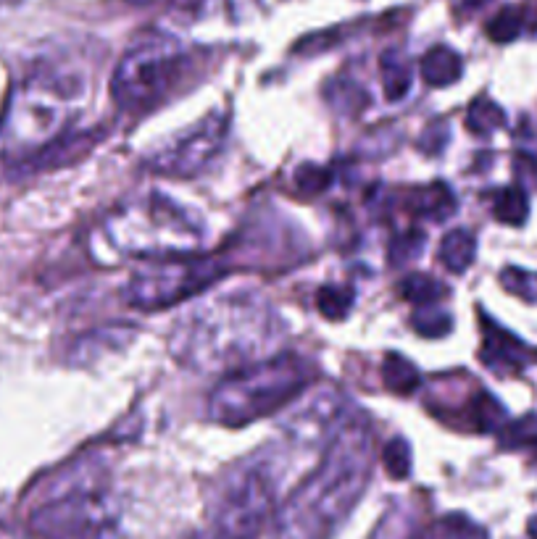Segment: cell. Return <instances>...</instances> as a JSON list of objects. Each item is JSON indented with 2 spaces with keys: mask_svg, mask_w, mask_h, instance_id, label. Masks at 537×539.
Wrapping results in <instances>:
<instances>
[{
  "mask_svg": "<svg viewBox=\"0 0 537 539\" xmlns=\"http://www.w3.org/2000/svg\"><path fill=\"white\" fill-rule=\"evenodd\" d=\"M356 303V292L348 284H324L316 292V311L322 313L324 319L343 321L351 313Z\"/></svg>",
  "mask_w": 537,
  "mask_h": 539,
  "instance_id": "cell-18",
  "label": "cell"
},
{
  "mask_svg": "<svg viewBox=\"0 0 537 539\" xmlns=\"http://www.w3.org/2000/svg\"><path fill=\"white\" fill-rule=\"evenodd\" d=\"M0 539H32L29 534L16 532V529H11V526H0Z\"/></svg>",
  "mask_w": 537,
  "mask_h": 539,
  "instance_id": "cell-29",
  "label": "cell"
},
{
  "mask_svg": "<svg viewBox=\"0 0 537 539\" xmlns=\"http://www.w3.org/2000/svg\"><path fill=\"white\" fill-rule=\"evenodd\" d=\"M516 164V174L522 177V187H530L537 185V161L532 156H527V153H519V156L514 158Z\"/></svg>",
  "mask_w": 537,
  "mask_h": 539,
  "instance_id": "cell-28",
  "label": "cell"
},
{
  "mask_svg": "<svg viewBox=\"0 0 537 539\" xmlns=\"http://www.w3.org/2000/svg\"><path fill=\"white\" fill-rule=\"evenodd\" d=\"M327 182H330V171L322 169V166H308L306 164L295 171V187L303 192H311V195L322 192L324 187H327Z\"/></svg>",
  "mask_w": 537,
  "mask_h": 539,
  "instance_id": "cell-27",
  "label": "cell"
},
{
  "mask_svg": "<svg viewBox=\"0 0 537 539\" xmlns=\"http://www.w3.org/2000/svg\"><path fill=\"white\" fill-rule=\"evenodd\" d=\"M527 213H530V200H527V192L522 187L514 185L498 192V198H495V219L509 224V227H522L524 221H527Z\"/></svg>",
  "mask_w": 537,
  "mask_h": 539,
  "instance_id": "cell-21",
  "label": "cell"
},
{
  "mask_svg": "<svg viewBox=\"0 0 537 539\" xmlns=\"http://www.w3.org/2000/svg\"><path fill=\"white\" fill-rule=\"evenodd\" d=\"M187 64L185 45L169 35H145L127 50L111 77V95L124 111H145L164 100Z\"/></svg>",
  "mask_w": 537,
  "mask_h": 539,
  "instance_id": "cell-8",
  "label": "cell"
},
{
  "mask_svg": "<svg viewBox=\"0 0 537 539\" xmlns=\"http://www.w3.org/2000/svg\"><path fill=\"white\" fill-rule=\"evenodd\" d=\"M314 382V363L298 353H277L224 376L208 395V416L222 426L261 421L298 400Z\"/></svg>",
  "mask_w": 537,
  "mask_h": 539,
  "instance_id": "cell-6",
  "label": "cell"
},
{
  "mask_svg": "<svg viewBox=\"0 0 537 539\" xmlns=\"http://www.w3.org/2000/svg\"><path fill=\"white\" fill-rule=\"evenodd\" d=\"M524 27V11L516 6H506L503 11L493 16V22L487 24V35L493 37L495 43H511L519 37Z\"/></svg>",
  "mask_w": 537,
  "mask_h": 539,
  "instance_id": "cell-22",
  "label": "cell"
},
{
  "mask_svg": "<svg viewBox=\"0 0 537 539\" xmlns=\"http://www.w3.org/2000/svg\"><path fill=\"white\" fill-rule=\"evenodd\" d=\"M382 463H385L387 474L393 479H406L411 471V447L406 440H393L382 450Z\"/></svg>",
  "mask_w": 537,
  "mask_h": 539,
  "instance_id": "cell-26",
  "label": "cell"
},
{
  "mask_svg": "<svg viewBox=\"0 0 537 539\" xmlns=\"http://www.w3.org/2000/svg\"><path fill=\"white\" fill-rule=\"evenodd\" d=\"M466 6H472V8H477V6H485L487 0H464Z\"/></svg>",
  "mask_w": 537,
  "mask_h": 539,
  "instance_id": "cell-31",
  "label": "cell"
},
{
  "mask_svg": "<svg viewBox=\"0 0 537 539\" xmlns=\"http://www.w3.org/2000/svg\"><path fill=\"white\" fill-rule=\"evenodd\" d=\"M401 295L416 308H427V305H437L448 298V287L430 274H409L401 282Z\"/></svg>",
  "mask_w": 537,
  "mask_h": 539,
  "instance_id": "cell-16",
  "label": "cell"
},
{
  "mask_svg": "<svg viewBox=\"0 0 537 539\" xmlns=\"http://www.w3.org/2000/svg\"><path fill=\"white\" fill-rule=\"evenodd\" d=\"M501 284L516 298L527 300V303H537V274H532V271L511 266V269L501 274Z\"/></svg>",
  "mask_w": 537,
  "mask_h": 539,
  "instance_id": "cell-25",
  "label": "cell"
},
{
  "mask_svg": "<svg viewBox=\"0 0 537 539\" xmlns=\"http://www.w3.org/2000/svg\"><path fill=\"white\" fill-rule=\"evenodd\" d=\"M424 232L422 229H406L401 235H395L393 245H390V263L395 266H409L414 258L422 256L424 248Z\"/></svg>",
  "mask_w": 537,
  "mask_h": 539,
  "instance_id": "cell-24",
  "label": "cell"
},
{
  "mask_svg": "<svg viewBox=\"0 0 537 539\" xmlns=\"http://www.w3.org/2000/svg\"><path fill=\"white\" fill-rule=\"evenodd\" d=\"M382 379H385L387 390L398 392V395H411L419 387V371L411 361L403 355H387L382 363Z\"/></svg>",
  "mask_w": 537,
  "mask_h": 539,
  "instance_id": "cell-20",
  "label": "cell"
},
{
  "mask_svg": "<svg viewBox=\"0 0 537 539\" xmlns=\"http://www.w3.org/2000/svg\"><path fill=\"white\" fill-rule=\"evenodd\" d=\"M285 332L280 311L258 290L211 292L174 321L169 353L187 371L230 376L274 358Z\"/></svg>",
  "mask_w": 537,
  "mask_h": 539,
  "instance_id": "cell-1",
  "label": "cell"
},
{
  "mask_svg": "<svg viewBox=\"0 0 537 539\" xmlns=\"http://www.w3.org/2000/svg\"><path fill=\"white\" fill-rule=\"evenodd\" d=\"M374 469V429L348 411L322 461L295 487L272 521V539H332L361 503Z\"/></svg>",
  "mask_w": 537,
  "mask_h": 539,
  "instance_id": "cell-2",
  "label": "cell"
},
{
  "mask_svg": "<svg viewBox=\"0 0 537 539\" xmlns=\"http://www.w3.org/2000/svg\"><path fill=\"white\" fill-rule=\"evenodd\" d=\"M482 329H485V342L480 358L487 369L498 374H519L535 361V353L522 340H516L514 334L493 324L487 316H482Z\"/></svg>",
  "mask_w": 537,
  "mask_h": 539,
  "instance_id": "cell-11",
  "label": "cell"
},
{
  "mask_svg": "<svg viewBox=\"0 0 537 539\" xmlns=\"http://www.w3.org/2000/svg\"><path fill=\"white\" fill-rule=\"evenodd\" d=\"M409 206L419 216H427L432 221H443L456 211V198H453V192L445 185H430L411 192Z\"/></svg>",
  "mask_w": 537,
  "mask_h": 539,
  "instance_id": "cell-15",
  "label": "cell"
},
{
  "mask_svg": "<svg viewBox=\"0 0 537 539\" xmlns=\"http://www.w3.org/2000/svg\"><path fill=\"white\" fill-rule=\"evenodd\" d=\"M506 124V114L498 103H493L490 98H477L466 111V127L472 135L487 137L498 132V129Z\"/></svg>",
  "mask_w": 537,
  "mask_h": 539,
  "instance_id": "cell-19",
  "label": "cell"
},
{
  "mask_svg": "<svg viewBox=\"0 0 537 539\" xmlns=\"http://www.w3.org/2000/svg\"><path fill=\"white\" fill-rule=\"evenodd\" d=\"M477 256V240L466 229H453L440 242V263L453 274H464Z\"/></svg>",
  "mask_w": 537,
  "mask_h": 539,
  "instance_id": "cell-14",
  "label": "cell"
},
{
  "mask_svg": "<svg viewBox=\"0 0 537 539\" xmlns=\"http://www.w3.org/2000/svg\"><path fill=\"white\" fill-rule=\"evenodd\" d=\"M227 274V266L216 258H174L158 261L129 279L124 300L140 311H158L182 303L190 295L206 292Z\"/></svg>",
  "mask_w": 537,
  "mask_h": 539,
  "instance_id": "cell-9",
  "label": "cell"
},
{
  "mask_svg": "<svg viewBox=\"0 0 537 539\" xmlns=\"http://www.w3.org/2000/svg\"><path fill=\"white\" fill-rule=\"evenodd\" d=\"M530 539H537V516L530 521Z\"/></svg>",
  "mask_w": 537,
  "mask_h": 539,
  "instance_id": "cell-30",
  "label": "cell"
},
{
  "mask_svg": "<svg viewBox=\"0 0 537 539\" xmlns=\"http://www.w3.org/2000/svg\"><path fill=\"white\" fill-rule=\"evenodd\" d=\"M461 71H464V61L448 45H435L419 61V74L430 87H451L453 82H459Z\"/></svg>",
  "mask_w": 537,
  "mask_h": 539,
  "instance_id": "cell-12",
  "label": "cell"
},
{
  "mask_svg": "<svg viewBox=\"0 0 537 539\" xmlns=\"http://www.w3.org/2000/svg\"><path fill=\"white\" fill-rule=\"evenodd\" d=\"M230 132V119L222 111L208 114L198 124L185 132H177L172 140L161 142L153 153L145 158V169L161 177L190 179L201 174L219 153Z\"/></svg>",
  "mask_w": 537,
  "mask_h": 539,
  "instance_id": "cell-10",
  "label": "cell"
},
{
  "mask_svg": "<svg viewBox=\"0 0 537 539\" xmlns=\"http://www.w3.org/2000/svg\"><path fill=\"white\" fill-rule=\"evenodd\" d=\"M274 466L266 458L240 463L219 482L208 508L206 537L258 539L277 513Z\"/></svg>",
  "mask_w": 537,
  "mask_h": 539,
  "instance_id": "cell-7",
  "label": "cell"
},
{
  "mask_svg": "<svg viewBox=\"0 0 537 539\" xmlns=\"http://www.w3.org/2000/svg\"><path fill=\"white\" fill-rule=\"evenodd\" d=\"M90 77L64 58L35 61L0 111V164H24L64 140L90 106Z\"/></svg>",
  "mask_w": 537,
  "mask_h": 539,
  "instance_id": "cell-3",
  "label": "cell"
},
{
  "mask_svg": "<svg viewBox=\"0 0 537 539\" xmlns=\"http://www.w3.org/2000/svg\"><path fill=\"white\" fill-rule=\"evenodd\" d=\"M411 324H414V329L422 334V337H445V334L451 332L453 319L443 308L427 305V308H416Z\"/></svg>",
  "mask_w": 537,
  "mask_h": 539,
  "instance_id": "cell-23",
  "label": "cell"
},
{
  "mask_svg": "<svg viewBox=\"0 0 537 539\" xmlns=\"http://www.w3.org/2000/svg\"><path fill=\"white\" fill-rule=\"evenodd\" d=\"M380 79L382 90H385V98L390 103H398L409 95L411 82H414V74H411V66L406 64V58L395 50H387L380 58Z\"/></svg>",
  "mask_w": 537,
  "mask_h": 539,
  "instance_id": "cell-13",
  "label": "cell"
},
{
  "mask_svg": "<svg viewBox=\"0 0 537 539\" xmlns=\"http://www.w3.org/2000/svg\"><path fill=\"white\" fill-rule=\"evenodd\" d=\"M16 3H22V0H0V6H16Z\"/></svg>",
  "mask_w": 537,
  "mask_h": 539,
  "instance_id": "cell-32",
  "label": "cell"
},
{
  "mask_svg": "<svg viewBox=\"0 0 537 539\" xmlns=\"http://www.w3.org/2000/svg\"><path fill=\"white\" fill-rule=\"evenodd\" d=\"M416 539H487V532L480 524H474L472 518L451 513L435 521L430 529H424Z\"/></svg>",
  "mask_w": 537,
  "mask_h": 539,
  "instance_id": "cell-17",
  "label": "cell"
},
{
  "mask_svg": "<svg viewBox=\"0 0 537 539\" xmlns=\"http://www.w3.org/2000/svg\"><path fill=\"white\" fill-rule=\"evenodd\" d=\"M122 526V500L101 461H74L43 484V495L29 511L37 539H116Z\"/></svg>",
  "mask_w": 537,
  "mask_h": 539,
  "instance_id": "cell-5",
  "label": "cell"
},
{
  "mask_svg": "<svg viewBox=\"0 0 537 539\" xmlns=\"http://www.w3.org/2000/svg\"><path fill=\"white\" fill-rule=\"evenodd\" d=\"M185 539H211V537H206V534H193V537H185Z\"/></svg>",
  "mask_w": 537,
  "mask_h": 539,
  "instance_id": "cell-33",
  "label": "cell"
},
{
  "mask_svg": "<svg viewBox=\"0 0 537 539\" xmlns=\"http://www.w3.org/2000/svg\"><path fill=\"white\" fill-rule=\"evenodd\" d=\"M206 224L164 192H137L103 216L95 250L103 261H174L193 258L206 245Z\"/></svg>",
  "mask_w": 537,
  "mask_h": 539,
  "instance_id": "cell-4",
  "label": "cell"
}]
</instances>
